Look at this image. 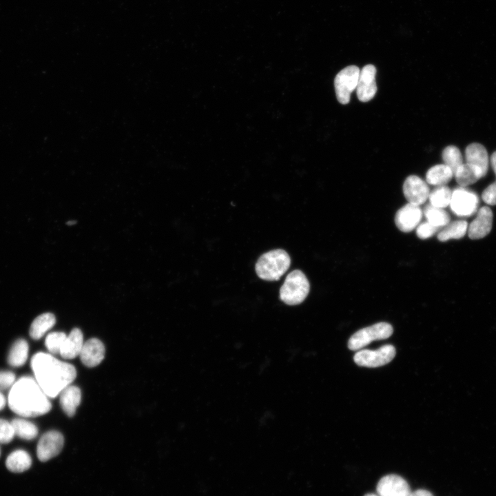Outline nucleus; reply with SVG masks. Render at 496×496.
Segmentation results:
<instances>
[{
    "label": "nucleus",
    "instance_id": "9d476101",
    "mask_svg": "<svg viewBox=\"0 0 496 496\" xmlns=\"http://www.w3.org/2000/svg\"><path fill=\"white\" fill-rule=\"evenodd\" d=\"M402 189L409 203L420 206L428 199L429 187L427 183L417 176L410 175L406 177Z\"/></svg>",
    "mask_w": 496,
    "mask_h": 496
},
{
    "label": "nucleus",
    "instance_id": "c9c22d12",
    "mask_svg": "<svg viewBox=\"0 0 496 496\" xmlns=\"http://www.w3.org/2000/svg\"><path fill=\"white\" fill-rule=\"evenodd\" d=\"M6 400L4 395L0 393V410L3 409L6 405Z\"/></svg>",
    "mask_w": 496,
    "mask_h": 496
},
{
    "label": "nucleus",
    "instance_id": "cd10ccee",
    "mask_svg": "<svg viewBox=\"0 0 496 496\" xmlns=\"http://www.w3.org/2000/svg\"><path fill=\"white\" fill-rule=\"evenodd\" d=\"M442 157L446 165L449 167L454 173L464 163L462 153L458 147L448 145L442 151Z\"/></svg>",
    "mask_w": 496,
    "mask_h": 496
},
{
    "label": "nucleus",
    "instance_id": "f8f14e48",
    "mask_svg": "<svg viewBox=\"0 0 496 496\" xmlns=\"http://www.w3.org/2000/svg\"><path fill=\"white\" fill-rule=\"evenodd\" d=\"M379 496H409L411 488L401 476L390 474L382 477L376 486Z\"/></svg>",
    "mask_w": 496,
    "mask_h": 496
},
{
    "label": "nucleus",
    "instance_id": "f3484780",
    "mask_svg": "<svg viewBox=\"0 0 496 496\" xmlns=\"http://www.w3.org/2000/svg\"><path fill=\"white\" fill-rule=\"evenodd\" d=\"M60 404L64 413L68 417H72L79 406L81 393L80 389L74 385H69L60 393Z\"/></svg>",
    "mask_w": 496,
    "mask_h": 496
},
{
    "label": "nucleus",
    "instance_id": "9b49d317",
    "mask_svg": "<svg viewBox=\"0 0 496 496\" xmlns=\"http://www.w3.org/2000/svg\"><path fill=\"white\" fill-rule=\"evenodd\" d=\"M376 68L372 64L364 66L360 72L356 87V94L362 102L371 101L377 92L375 83Z\"/></svg>",
    "mask_w": 496,
    "mask_h": 496
},
{
    "label": "nucleus",
    "instance_id": "c756f323",
    "mask_svg": "<svg viewBox=\"0 0 496 496\" xmlns=\"http://www.w3.org/2000/svg\"><path fill=\"white\" fill-rule=\"evenodd\" d=\"M15 435L11 422L0 419V443L10 442Z\"/></svg>",
    "mask_w": 496,
    "mask_h": 496
},
{
    "label": "nucleus",
    "instance_id": "1a4fd4ad",
    "mask_svg": "<svg viewBox=\"0 0 496 496\" xmlns=\"http://www.w3.org/2000/svg\"><path fill=\"white\" fill-rule=\"evenodd\" d=\"M64 444L63 435L56 431H48L43 434L37 444V455L41 462H47L56 456Z\"/></svg>",
    "mask_w": 496,
    "mask_h": 496
},
{
    "label": "nucleus",
    "instance_id": "72a5a7b5",
    "mask_svg": "<svg viewBox=\"0 0 496 496\" xmlns=\"http://www.w3.org/2000/svg\"><path fill=\"white\" fill-rule=\"evenodd\" d=\"M409 496H433V495L427 490L417 489L413 492H411Z\"/></svg>",
    "mask_w": 496,
    "mask_h": 496
},
{
    "label": "nucleus",
    "instance_id": "5701e85b",
    "mask_svg": "<svg viewBox=\"0 0 496 496\" xmlns=\"http://www.w3.org/2000/svg\"><path fill=\"white\" fill-rule=\"evenodd\" d=\"M28 344L25 340L19 339L16 340L8 355V364L12 366L23 365L28 358Z\"/></svg>",
    "mask_w": 496,
    "mask_h": 496
},
{
    "label": "nucleus",
    "instance_id": "423d86ee",
    "mask_svg": "<svg viewBox=\"0 0 496 496\" xmlns=\"http://www.w3.org/2000/svg\"><path fill=\"white\" fill-rule=\"evenodd\" d=\"M356 65H349L340 70L335 77L334 87L337 99L341 104L349 103L351 94L356 89L360 75Z\"/></svg>",
    "mask_w": 496,
    "mask_h": 496
},
{
    "label": "nucleus",
    "instance_id": "2eb2a0df",
    "mask_svg": "<svg viewBox=\"0 0 496 496\" xmlns=\"http://www.w3.org/2000/svg\"><path fill=\"white\" fill-rule=\"evenodd\" d=\"M493 214L486 206L481 207L474 220L468 226V235L471 239L477 240L486 236L493 225Z\"/></svg>",
    "mask_w": 496,
    "mask_h": 496
},
{
    "label": "nucleus",
    "instance_id": "aec40b11",
    "mask_svg": "<svg viewBox=\"0 0 496 496\" xmlns=\"http://www.w3.org/2000/svg\"><path fill=\"white\" fill-rule=\"evenodd\" d=\"M453 177V171L445 164L434 165L426 174V183L435 186L446 185Z\"/></svg>",
    "mask_w": 496,
    "mask_h": 496
},
{
    "label": "nucleus",
    "instance_id": "6ab92c4d",
    "mask_svg": "<svg viewBox=\"0 0 496 496\" xmlns=\"http://www.w3.org/2000/svg\"><path fill=\"white\" fill-rule=\"evenodd\" d=\"M30 454L24 450L18 449L12 452L6 460L7 468L13 473H22L29 469L32 465Z\"/></svg>",
    "mask_w": 496,
    "mask_h": 496
},
{
    "label": "nucleus",
    "instance_id": "473e14b6",
    "mask_svg": "<svg viewBox=\"0 0 496 496\" xmlns=\"http://www.w3.org/2000/svg\"><path fill=\"white\" fill-rule=\"evenodd\" d=\"M15 380L14 374L11 371H0V390L12 386Z\"/></svg>",
    "mask_w": 496,
    "mask_h": 496
},
{
    "label": "nucleus",
    "instance_id": "f704fd0d",
    "mask_svg": "<svg viewBox=\"0 0 496 496\" xmlns=\"http://www.w3.org/2000/svg\"><path fill=\"white\" fill-rule=\"evenodd\" d=\"M489 162L496 176V151L491 154Z\"/></svg>",
    "mask_w": 496,
    "mask_h": 496
},
{
    "label": "nucleus",
    "instance_id": "b1692460",
    "mask_svg": "<svg viewBox=\"0 0 496 496\" xmlns=\"http://www.w3.org/2000/svg\"><path fill=\"white\" fill-rule=\"evenodd\" d=\"M423 214L428 223L438 228L445 227L451 220L450 216L446 211L431 204L424 207Z\"/></svg>",
    "mask_w": 496,
    "mask_h": 496
},
{
    "label": "nucleus",
    "instance_id": "a211bd4d",
    "mask_svg": "<svg viewBox=\"0 0 496 496\" xmlns=\"http://www.w3.org/2000/svg\"><path fill=\"white\" fill-rule=\"evenodd\" d=\"M83 344V336L81 331L78 328H74L66 336L60 355L65 359H73L79 355Z\"/></svg>",
    "mask_w": 496,
    "mask_h": 496
},
{
    "label": "nucleus",
    "instance_id": "ddd939ff",
    "mask_svg": "<svg viewBox=\"0 0 496 496\" xmlns=\"http://www.w3.org/2000/svg\"><path fill=\"white\" fill-rule=\"evenodd\" d=\"M466 163L472 167L482 178L488 170L489 157L486 149L478 143L468 145L465 149Z\"/></svg>",
    "mask_w": 496,
    "mask_h": 496
},
{
    "label": "nucleus",
    "instance_id": "7c9ffc66",
    "mask_svg": "<svg viewBox=\"0 0 496 496\" xmlns=\"http://www.w3.org/2000/svg\"><path fill=\"white\" fill-rule=\"evenodd\" d=\"M440 228L433 225L428 221L419 224L416 227V234L420 239H427L433 236Z\"/></svg>",
    "mask_w": 496,
    "mask_h": 496
},
{
    "label": "nucleus",
    "instance_id": "393cba45",
    "mask_svg": "<svg viewBox=\"0 0 496 496\" xmlns=\"http://www.w3.org/2000/svg\"><path fill=\"white\" fill-rule=\"evenodd\" d=\"M11 424L13 426L15 435L19 437L31 440L35 438L38 434V428L37 426L22 418H15L12 420Z\"/></svg>",
    "mask_w": 496,
    "mask_h": 496
},
{
    "label": "nucleus",
    "instance_id": "a878e982",
    "mask_svg": "<svg viewBox=\"0 0 496 496\" xmlns=\"http://www.w3.org/2000/svg\"><path fill=\"white\" fill-rule=\"evenodd\" d=\"M452 190L446 185L436 186L428 196L430 204L433 206L444 208L450 205Z\"/></svg>",
    "mask_w": 496,
    "mask_h": 496
},
{
    "label": "nucleus",
    "instance_id": "c85d7f7f",
    "mask_svg": "<svg viewBox=\"0 0 496 496\" xmlns=\"http://www.w3.org/2000/svg\"><path fill=\"white\" fill-rule=\"evenodd\" d=\"M66 336L63 332H52L49 333L45 341V345L49 352L52 354L60 353Z\"/></svg>",
    "mask_w": 496,
    "mask_h": 496
},
{
    "label": "nucleus",
    "instance_id": "bb28decb",
    "mask_svg": "<svg viewBox=\"0 0 496 496\" xmlns=\"http://www.w3.org/2000/svg\"><path fill=\"white\" fill-rule=\"evenodd\" d=\"M453 176L457 183L462 187L471 185L480 179L477 172L466 163L456 169Z\"/></svg>",
    "mask_w": 496,
    "mask_h": 496
},
{
    "label": "nucleus",
    "instance_id": "7ed1b4c3",
    "mask_svg": "<svg viewBox=\"0 0 496 496\" xmlns=\"http://www.w3.org/2000/svg\"><path fill=\"white\" fill-rule=\"evenodd\" d=\"M291 264L289 254L283 249H274L262 254L256 264V271L261 279L278 280Z\"/></svg>",
    "mask_w": 496,
    "mask_h": 496
},
{
    "label": "nucleus",
    "instance_id": "6e6552de",
    "mask_svg": "<svg viewBox=\"0 0 496 496\" xmlns=\"http://www.w3.org/2000/svg\"><path fill=\"white\" fill-rule=\"evenodd\" d=\"M477 195L462 187L452 191L450 207L459 216H469L475 214L478 208Z\"/></svg>",
    "mask_w": 496,
    "mask_h": 496
},
{
    "label": "nucleus",
    "instance_id": "4c0bfd02",
    "mask_svg": "<svg viewBox=\"0 0 496 496\" xmlns=\"http://www.w3.org/2000/svg\"><path fill=\"white\" fill-rule=\"evenodd\" d=\"M364 496H378L377 495H375L373 493H368L364 495Z\"/></svg>",
    "mask_w": 496,
    "mask_h": 496
},
{
    "label": "nucleus",
    "instance_id": "f03ea898",
    "mask_svg": "<svg viewBox=\"0 0 496 496\" xmlns=\"http://www.w3.org/2000/svg\"><path fill=\"white\" fill-rule=\"evenodd\" d=\"M10 409L21 417L44 415L52 408L47 395L31 377H22L13 384L8 395Z\"/></svg>",
    "mask_w": 496,
    "mask_h": 496
},
{
    "label": "nucleus",
    "instance_id": "2f4dec72",
    "mask_svg": "<svg viewBox=\"0 0 496 496\" xmlns=\"http://www.w3.org/2000/svg\"><path fill=\"white\" fill-rule=\"evenodd\" d=\"M482 198L487 205H496V180L483 191Z\"/></svg>",
    "mask_w": 496,
    "mask_h": 496
},
{
    "label": "nucleus",
    "instance_id": "20e7f679",
    "mask_svg": "<svg viewBox=\"0 0 496 496\" xmlns=\"http://www.w3.org/2000/svg\"><path fill=\"white\" fill-rule=\"evenodd\" d=\"M309 289L307 278L302 271L296 269L287 276L280 289V298L289 305L299 304L307 298Z\"/></svg>",
    "mask_w": 496,
    "mask_h": 496
},
{
    "label": "nucleus",
    "instance_id": "4468645a",
    "mask_svg": "<svg viewBox=\"0 0 496 496\" xmlns=\"http://www.w3.org/2000/svg\"><path fill=\"white\" fill-rule=\"evenodd\" d=\"M422 214L423 212L420 206L408 203L396 212L395 225L401 231L410 232L418 226Z\"/></svg>",
    "mask_w": 496,
    "mask_h": 496
},
{
    "label": "nucleus",
    "instance_id": "dca6fc26",
    "mask_svg": "<svg viewBox=\"0 0 496 496\" xmlns=\"http://www.w3.org/2000/svg\"><path fill=\"white\" fill-rule=\"evenodd\" d=\"M105 347L97 338H91L84 342L79 354L82 363L87 367L99 365L104 358Z\"/></svg>",
    "mask_w": 496,
    "mask_h": 496
},
{
    "label": "nucleus",
    "instance_id": "412c9836",
    "mask_svg": "<svg viewBox=\"0 0 496 496\" xmlns=\"http://www.w3.org/2000/svg\"><path fill=\"white\" fill-rule=\"evenodd\" d=\"M56 323L55 316L51 313H42L32 322L30 335L34 340H39Z\"/></svg>",
    "mask_w": 496,
    "mask_h": 496
},
{
    "label": "nucleus",
    "instance_id": "4be33fe9",
    "mask_svg": "<svg viewBox=\"0 0 496 496\" xmlns=\"http://www.w3.org/2000/svg\"><path fill=\"white\" fill-rule=\"evenodd\" d=\"M468 230L466 220H459L449 223L437 234V239L441 242L451 239H460L464 236Z\"/></svg>",
    "mask_w": 496,
    "mask_h": 496
},
{
    "label": "nucleus",
    "instance_id": "e433bc0d",
    "mask_svg": "<svg viewBox=\"0 0 496 496\" xmlns=\"http://www.w3.org/2000/svg\"><path fill=\"white\" fill-rule=\"evenodd\" d=\"M75 223H76L75 221L72 220V221L68 222L67 224L69 225H72L75 224Z\"/></svg>",
    "mask_w": 496,
    "mask_h": 496
},
{
    "label": "nucleus",
    "instance_id": "0eeeda50",
    "mask_svg": "<svg viewBox=\"0 0 496 496\" xmlns=\"http://www.w3.org/2000/svg\"><path fill=\"white\" fill-rule=\"evenodd\" d=\"M395 349L393 345L386 344L376 350H360L354 355L353 359L358 366L375 368L390 362L395 357Z\"/></svg>",
    "mask_w": 496,
    "mask_h": 496
},
{
    "label": "nucleus",
    "instance_id": "f257e3e1",
    "mask_svg": "<svg viewBox=\"0 0 496 496\" xmlns=\"http://www.w3.org/2000/svg\"><path fill=\"white\" fill-rule=\"evenodd\" d=\"M35 380L48 397H55L75 379L74 366L50 354L39 352L31 360Z\"/></svg>",
    "mask_w": 496,
    "mask_h": 496
},
{
    "label": "nucleus",
    "instance_id": "39448f33",
    "mask_svg": "<svg viewBox=\"0 0 496 496\" xmlns=\"http://www.w3.org/2000/svg\"><path fill=\"white\" fill-rule=\"evenodd\" d=\"M393 332L392 325L385 322H378L371 326L360 329L353 334L349 340V349L356 351L366 347L372 341L384 340L389 338Z\"/></svg>",
    "mask_w": 496,
    "mask_h": 496
}]
</instances>
